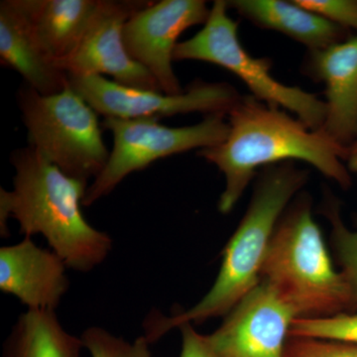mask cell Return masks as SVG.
<instances>
[{"instance_id":"1","label":"cell","mask_w":357,"mask_h":357,"mask_svg":"<svg viewBox=\"0 0 357 357\" xmlns=\"http://www.w3.org/2000/svg\"><path fill=\"white\" fill-rule=\"evenodd\" d=\"M229 117L227 138L198 151L225 176V190L218 204L220 213L227 215L234 210L258 169L292 160L306 162L344 189L351 185V172L344 164L349 147L323 129L312 130L253 96H241Z\"/></svg>"},{"instance_id":"2","label":"cell","mask_w":357,"mask_h":357,"mask_svg":"<svg viewBox=\"0 0 357 357\" xmlns=\"http://www.w3.org/2000/svg\"><path fill=\"white\" fill-rule=\"evenodd\" d=\"M13 190L0 189V234L9 236L8 220L25 237L41 234L68 268L89 272L112 249L109 234L89 225L82 213L88 183L70 177L30 146L14 150Z\"/></svg>"},{"instance_id":"3","label":"cell","mask_w":357,"mask_h":357,"mask_svg":"<svg viewBox=\"0 0 357 357\" xmlns=\"http://www.w3.org/2000/svg\"><path fill=\"white\" fill-rule=\"evenodd\" d=\"M290 163L263 170L243 220L223 249L220 272L210 291L185 312L172 317H149L143 337L150 344L185 324L227 316L259 285L277 225L307 180L306 171Z\"/></svg>"},{"instance_id":"4","label":"cell","mask_w":357,"mask_h":357,"mask_svg":"<svg viewBox=\"0 0 357 357\" xmlns=\"http://www.w3.org/2000/svg\"><path fill=\"white\" fill-rule=\"evenodd\" d=\"M261 281L273 289L297 319L326 318L352 311L349 289L333 267L307 195L294 199L279 220Z\"/></svg>"},{"instance_id":"5","label":"cell","mask_w":357,"mask_h":357,"mask_svg":"<svg viewBox=\"0 0 357 357\" xmlns=\"http://www.w3.org/2000/svg\"><path fill=\"white\" fill-rule=\"evenodd\" d=\"M18 107L28 146L70 177L89 183L109 161L98 114L70 86L55 95H40L23 84Z\"/></svg>"},{"instance_id":"6","label":"cell","mask_w":357,"mask_h":357,"mask_svg":"<svg viewBox=\"0 0 357 357\" xmlns=\"http://www.w3.org/2000/svg\"><path fill=\"white\" fill-rule=\"evenodd\" d=\"M227 0H215L203 28L191 38L178 42L174 61H201L229 70L248 86L257 100L292 112L307 128H323L326 102L298 86L277 81L267 58H255L244 49L238 37V22L229 15Z\"/></svg>"},{"instance_id":"7","label":"cell","mask_w":357,"mask_h":357,"mask_svg":"<svg viewBox=\"0 0 357 357\" xmlns=\"http://www.w3.org/2000/svg\"><path fill=\"white\" fill-rule=\"evenodd\" d=\"M159 121L156 117L103 119L102 126L112 134L114 145L105 169L89 185L83 206H91L109 196L130 174L160 159L220 144L229 130V121L222 114L208 115L184 128H168Z\"/></svg>"},{"instance_id":"8","label":"cell","mask_w":357,"mask_h":357,"mask_svg":"<svg viewBox=\"0 0 357 357\" xmlns=\"http://www.w3.org/2000/svg\"><path fill=\"white\" fill-rule=\"evenodd\" d=\"M70 88L103 117L121 119L201 112L229 114L241 96L227 83L196 81L177 95L129 88L103 76L69 77Z\"/></svg>"},{"instance_id":"9","label":"cell","mask_w":357,"mask_h":357,"mask_svg":"<svg viewBox=\"0 0 357 357\" xmlns=\"http://www.w3.org/2000/svg\"><path fill=\"white\" fill-rule=\"evenodd\" d=\"M210 11L203 0L149 1L124 24L128 53L153 76L163 93L177 95L184 91L174 72V52L178 37L192 26L204 25Z\"/></svg>"},{"instance_id":"10","label":"cell","mask_w":357,"mask_h":357,"mask_svg":"<svg viewBox=\"0 0 357 357\" xmlns=\"http://www.w3.org/2000/svg\"><path fill=\"white\" fill-rule=\"evenodd\" d=\"M148 2L100 0L76 49L58 63L60 69L69 77L110 76L129 88L161 91L153 76L131 57L123 41L126 21Z\"/></svg>"},{"instance_id":"11","label":"cell","mask_w":357,"mask_h":357,"mask_svg":"<svg viewBox=\"0 0 357 357\" xmlns=\"http://www.w3.org/2000/svg\"><path fill=\"white\" fill-rule=\"evenodd\" d=\"M295 314L265 282L206 335L218 357H285Z\"/></svg>"},{"instance_id":"12","label":"cell","mask_w":357,"mask_h":357,"mask_svg":"<svg viewBox=\"0 0 357 357\" xmlns=\"http://www.w3.org/2000/svg\"><path fill=\"white\" fill-rule=\"evenodd\" d=\"M67 269L57 253L40 248L31 237L0 248V290L28 310L56 311L69 290Z\"/></svg>"},{"instance_id":"13","label":"cell","mask_w":357,"mask_h":357,"mask_svg":"<svg viewBox=\"0 0 357 357\" xmlns=\"http://www.w3.org/2000/svg\"><path fill=\"white\" fill-rule=\"evenodd\" d=\"M309 52L307 74L326 86V115L321 129L349 147L357 139V35Z\"/></svg>"},{"instance_id":"14","label":"cell","mask_w":357,"mask_h":357,"mask_svg":"<svg viewBox=\"0 0 357 357\" xmlns=\"http://www.w3.org/2000/svg\"><path fill=\"white\" fill-rule=\"evenodd\" d=\"M0 62L40 95H55L70 86L69 76L45 49L15 0L0 2Z\"/></svg>"},{"instance_id":"15","label":"cell","mask_w":357,"mask_h":357,"mask_svg":"<svg viewBox=\"0 0 357 357\" xmlns=\"http://www.w3.org/2000/svg\"><path fill=\"white\" fill-rule=\"evenodd\" d=\"M227 6L264 29L273 30L305 45L309 51L344 41L345 29L297 1L284 0H229Z\"/></svg>"},{"instance_id":"16","label":"cell","mask_w":357,"mask_h":357,"mask_svg":"<svg viewBox=\"0 0 357 357\" xmlns=\"http://www.w3.org/2000/svg\"><path fill=\"white\" fill-rule=\"evenodd\" d=\"M45 49L57 62L81 41L100 0H15Z\"/></svg>"},{"instance_id":"17","label":"cell","mask_w":357,"mask_h":357,"mask_svg":"<svg viewBox=\"0 0 357 357\" xmlns=\"http://www.w3.org/2000/svg\"><path fill=\"white\" fill-rule=\"evenodd\" d=\"M81 337L63 328L56 311L27 310L4 340L2 357H79Z\"/></svg>"},{"instance_id":"18","label":"cell","mask_w":357,"mask_h":357,"mask_svg":"<svg viewBox=\"0 0 357 357\" xmlns=\"http://www.w3.org/2000/svg\"><path fill=\"white\" fill-rule=\"evenodd\" d=\"M326 215L332 225L333 243L342 267L340 273L351 293L352 311H357V229L352 231L345 227L340 208L333 202L326 206Z\"/></svg>"},{"instance_id":"19","label":"cell","mask_w":357,"mask_h":357,"mask_svg":"<svg viewBox=\"0 0 357 357\" xmlns=\"http://www.w3.org/2000/svg\"><path fill=\"white\" fill-rule=\"evenodd\" d=\"M81 338L91 357H153L143 335L129 342L100 326H91L84 331Z\"/></svg>"},{"instance_id":"20","label":"cell","mask_w":357,"mask_h":357,"mask_svg":"<svg viewBox=\"0 0 357 357\" xmlns=\"http://www.w3.org/2000/svg\"><path fill=\"white\" fill-rule=\"evenodd\" d=\"M290 335L342 340L357 344V314L342 312L318 319H296Z\"/></svg>"},{"instance_id":"21","label":"cell","mask_w":357,"mask_h":357,"mask_svg":"<svg viewBox=\"0 0 357 357\" xmlns=\"http://www.w3.org/2000/svg\"><path fill=\"white\" fill-rule=\"evenodd\" d=\"M285 357H357V344L290 335L286 345Z\"/></svg>"},{"instance_id":"22","label":"cell","mask_w":357,"mask_h":357,"mask_svg":"<svg viewBox=\"0 0 357 357\" xmlns=\"http://www.w3.org/2000/svg\"><path fill=\"white\" fill-rule=\"evenodd\" d=\"M298 4L344 29L357 31L356 0H296Z\"/></svg>"},{"instance_id":"23","label":"cell","mask_w":357,"mask_h":357,"mask_svg":"<svg viewBox=\"0 0 357 357\" xmlns=\"http://www.w3.org/2000/svg\"><path fill=\"white\" fill-rule=\"evenodd\" d=\"M178 328L182 333V349L178 357H218L208 337L197 332L192 324H185Z\"/></svg>"},{"instance_id":"24","label":"cell","mask_w":357,"mask_h":357,"mask_svg":"<svg viewBox=\"0 0 357 357\" xmlns=\"http://www.w3.org/2000/svg\"><path fill=\"white\" fill-rule=\"evenodd\" d=\"M347 162L349 172L357 176V139L349 147Z\"/></svg>"}]
</instances>
